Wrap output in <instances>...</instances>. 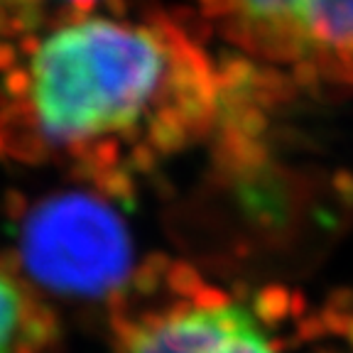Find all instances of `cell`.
<instances>
[{
	"label": "cell",
	"instance_id": "6da1fadb",
	"mask_svg": "<svg viewBox=\"0 0 353 353\" xmlns=\"http://www.w3.org/2000/svg\"><path fill=\"white\" fill-rule=\"evenodd\" d=\"M30 105L59 143L150 130L174 150L219 108V79L179 34L86 17L44 37L30 61Z\"/></svg>",
	"mask_w": 353,
	"mask_h": 353
},
{
	"label": "cell",
	"instance_id": "7a4b0ae2",
	"mask_svg": "<svg viewBox=\"0 0 353 353\" xmlns=\"http://www.w3.org/2000/svg\"><path fill=\"white\" fill-rule=\"evenodd\" d=\"M233 42L302 79L353 86V0H211Z\"/></svg>",
	"mask_w": 353,
	"mask_h": 353
},
{
	"label": "cell",
	"instance_id": "3957f363",
	"mask_svg": "<svg viewBox=\"0 0 353 353\" xmlns=\"http://www.w3.org/2000/svg\"><path fill=\"white\" fill-rule=\"evenodd\" d=\"M28 270L64 294H101L125 277L130 238L116 214L86 196L47 201L25 226Z\"/></svg>",
	"mask_w": 353,
	"mask_h": 353
},
{
	"label": "cell",
	"instance_id": "277c9868",
	"mask_svg": "<svg viewBox=\"0 0 353 353\" xmlns=\"http://www.w3.org/2000/svg\"><path fill=\"white\" fill-rule=\"evenodd\" d=\"M123 353H282L250 304L199 290L184 302L148 314L125 339Z\"/></svg>",
	"mask_w": 353,
	"mask_h": 353
},
{
	"label": "cell",
	"instance_id": "5b68a950",
	"mask_svg": "<svg viewBox=\"0 0 353 353\" xmlns=\"http://www.w3.org/2000/svg\"><path fill=\"white\" fill-rule=\"evenodd\" d=\"M28 297L8 272L0 270V353H20L28 334Z\"/></svg>",
	"mask_w": 353,
	"mask_h": 353
}]
</instances>
